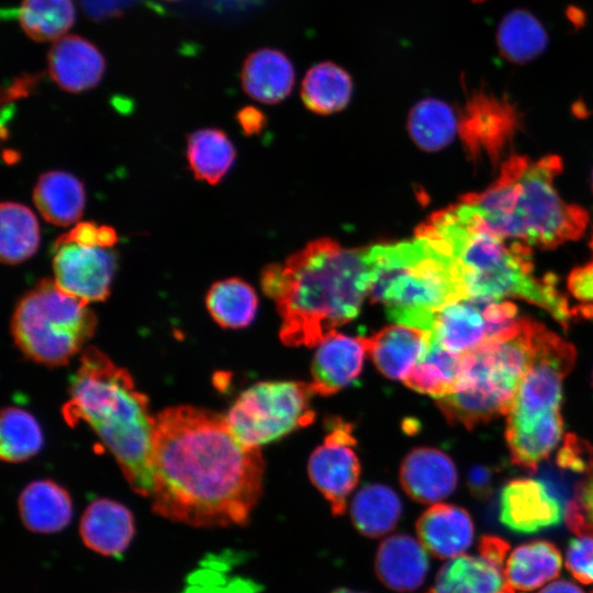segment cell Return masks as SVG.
Listing matches in <instances>:
<instances>
[{
	"label": "cell",
	"mask_w": 593,
	"mask_h": 593,
	"mask_svg": "<svg viewBox=\"0 0 593 593\" xmlns=\"http://www.w3.org/2000/svg\"><path fill=\"white\" fill-rule=\"evenodd\" d=\"M265 462L231 432L225 416L170 406L155 416L153 511L193 527L244 525L262 492Z\"/></svg>",
	"instance_id": "cell-1"
},
{
	"label": "cell",
	"mask_w": 593,
	"mask_h": 593,
	"mask_svg": "<svg viewBox=\"0 0 593 593\" xmlns=\"http://www.w3.org/2000/svg\"><path fill=\"white\" fill-rule=\"evenodd\" d=\"M260 282L281 316L282 343L313 347L358 316L372 282L369 248L317 239L264 268Z\"/></svg>",
	"instance_id": "cell-2"
},
{
	"label": "cell",
	"mask_w": 593,
	"mask_h": 593,
	"mask_svg": "<svg viewBox=\"0 0 593 593\" xmlns=\"http://www.w3.org/2000/svg\"><path fill=\"white\" fill-rule=\"evenodd\" d=\"M457 262L467 299L493 302L505 296L527 300L549 312L564 327L571 318L567 299L552 278H536L527 247L505 243L467 203L434 214L417 233Z\"/></svg>",
	"instance_id": "cell-3"
},
{
	"label": "cell",
	"mask_w": 593,
	"mask_h": 593,
	"mask_svg": "<svg viewBox=\"0 0 593 593\" xmlns=\"http://www.w3.org/2000/svg\"><path fill=\"white\" fill-rule=\"evenodd\" d=\"M61 414L70 426L88 423L114 456L132 490L150 496L155 417L147 396L136 389L125 368L100 349L87 347L70 379Z\"/></svg>",
	"instance_id": "cell-4"
},
{
	"label": "cell",
	"mask_w": 593,
	"mask_h": 593,
	"mask_svg": "<svg viewBox=\"0 0 593 593\" xmlns=\"http://www.w3.org/2000/svg\"><path fill=\"white\" fill-rule=\"evenodd\" d=\"M561 170L558 156L534 161L512 155L489 188L466 195L462 202L503 238L552 248L578 239L589 221L584 209L567 203L558 194L553 181Z\"/></svg>",
	"instance_id": "cell-5"
},
{
	"label": "cell",
	"mask_w": 593,
	"mask_h": 593,
	"mask_svg": "<svg viewBox=\"0 0 593 593\" xmlns=\"http://www.w3.org/2000/svg\"><path fill=\"white\" fill-rule=\"evenodd\" d=\"M372 262L370 298L380 303L390 321L430 332L435 314L445 305L467 299L454 258L432 240L369 248Z\"/></svg>",
	"instance_id": "cell-6"
},
{
	"label": "cell",
	"mask_w": 593,
	"mask_h": 593,
	"mask_svg": "<svg viewBox=\"0 0 593 593\" xmlns=\"http://www.w3.org/2000/svg\"><path fill=\"white\" fill-rule=\"evenodd\" d=\"M532 322L523 317L515 337L485 342L462 356L454 392L437 399L438 407L450 424L472 428L508 414L530 363Z\"/></svg>",
	"instance_id": "cell-7"
},
{
	"label": "cell",
	"mask_w": 593,
	"mask_h": 593,
	"mask_svg": "<svg viewBox=\"0 0 593 593\" xmlns=\"http://www.w3.org/2000/svg\"><path fill=\"white\" fill-rule=\"evenodd\" d=\"M97 317L88 303L42 279L18 302L11 317L15 345L29 359L64 366L93 335Z\"/></svg>",
	"instance_id": "cell-8"
},
{
	"label": "cell",
	"mask_w": 593,
	"mask_h": 593,
	"mask_svg": "<svg viewBox=\"0 0 593 593\" xmlns=\"http://www.w3.org/2000/svg\"><path fill=\"white\" fill-rule=\"evenodd\" d=\"M311 383L258 382L245 390L225 415L233 435L245 446L259 448L310 425L315 416Z\"/></svg>",
	"instance_id": "cell-9"
},
{
	"label": "cell",
	"mask_w": 593,
	"mask_h": 593,
	"mask_svg": "<svg viewBox=\"0 0 593 593\" xmlns=\"http://www.w3.org/2000/svg\"><path fill=\"white\" fill-rule=\"evenodd\" d=\"M530 363L507 421L533 422L560 412L562 381L574 365V347L536 321L530 329Z\"/></svg>",
	"instance_id": "cell-10"
},
{
	"label": "cell",
	"mask_w": 593,
	"mask_h": 593,
	"mask_svg": "<svg viewBox=\"0 0 593 593\" xmlns=\"http://www.w3.org/2000/svg\"><path fill=\"white\" fill-rule=\"evenodd\" d=\"M324 443L312 452L307 473L311 482L329 504L333 515L345 514L347 499L360 477V463L355 454L356 440L351 425L333 419Z\"/></svg>",
	"instance_id": "cell-11"
},
{
	"label": "cell",
	"mask_w": 593,
	"mask_h": 593,
	"mask_svg": "<svg viewBox=\"0 0 593 593\" xmlns=\"http://www.w3.org/2000/svg\"><path fill=\"white\" fill-rule=\"evenodd\" d=\"M116 267L118 256L112 248L54 245L53 280L63 291L88 304L108 299Z\"/></svg>",
	"instance_id": "cell-12"
},
{
	"label": "cell",
	"mask_w": 593,
	"mask_h": 593,
	"mask_svg": "<svg viewBox=\"0 0 593 593\" xmlns=\"http://www.w3.org/2000/svg\"><path fill=\"white\" fill-rule=\"evenodd\" d=\"M518 119L508 101L474 91L459 120V133L473 157L496 161L512 139Z\"/></svg>",
	"instance_id": "cell-13"
},
{
	"label": "cell",
	"mask_w": 593,
	"mask_h": 593,
	"mask_svg": "<svg viewBox=\"0 0 593 593\" xmlns=\"http://www.w3.org/2000/svg\"><path fill=\"white\" fill-rule=\"evenodd\" d=\"M564 518L561 501L539 479L510 481L500 499V521L512 532L534 534Z\"/></svg>",
	"instance_id": "cell-14"
},
{
	"label": "cell",
	"mask_w": 593,
	"mask_h": 593,
	"mask_svg": "<svg viewBox=\"0 0 593 593\" xmlns=\"http://www.w3.org/2000/svg\"><path fill=\"white\" fill-rule=\"evenodd\" d=\"M52 80L64 91L79 93L101 81L105 60L100 49L79 35H65L55 41L47 54Z\"/></svg>",
	"instance_id": "cell-15"
},
{
	"label": "cell",
	"mask_w": 593,
	"mask_h": 593,
	"mask_svg": "<svg viewBox=\"0 0 593 593\" xmlns=\"http://www.w3.org/2000/svg\"><path fill=\"white\" fill-rule=\"evenodd\" d=\"M317 346L310 382L315 394H334L359 377L368 354L367 337L334 332Z\"/></svg>",
	"instance_id": "cell-16"
},
{
	"label": "cell",
	"mask_w": 593,
	"mask_h": 593,
	"mask_svg": "<svg viewBox=\"0 0 593 593\" xmlns=\"http://www.w3.org/2000/svg\"><path fill=\"white\" fill-rule=\"evenodd\" d=\"M457 469L441 450L418 447L409 452L400 468V483L415 502L436 504L450 495L457 485Z\"/></svg>",
	"instance_id": "cell-17"
},
{
	"label": "cell",
	"mask_w": 593,
	"mask_h": 593,
	"mask_svg": "<svg viewBox=\"0 0 593 593\" xmlns=\"http://www.w3.org/2000/svg\"><path fill=\"white\" fill-rule=\"evenodd\" d=\"M79 534L92 551L107 557H122L135 535L134 516L122 503L100 497L82 513Z\"/></svg>",
	"instance_id": "cell-18"
},
{
	"label": "cell",
	"mask_w": 593,
	"mask_h": 593,
	"mask_svg": "<svg viewBox=\"0 0 593 593\" xmlns=\"http://www.w3.org/2000/svg\"><path fill=\"white\" fill-rule=\"evenodd\" d=\"M418 541L438 559L461 556L472 544L474 527L469 513L457 505L436 503L417 519Z\"/></svg>",
	"instance_id": "cell-19"
},
{
	"label": "cell",
	"mask_w": 593,
	"mask_h": 593,
	"mask_svg": "<svg viewBox=\"0 0 593 593\" xmlns=\"http://www.w3.org/2000/svg\"><path fill=\"white\" fill-rule=\"evenodd\" d=\"M432 334L406 325H390L367 337L368 355L377 369L392 380H404L426 355Z\"/></svg>",
	"instance_id": "cell-20"
},
{
	"label": "cell",
	"mask_w": 593,
	"mask_h": 593,
	"mask_svg": "<svg viewBox=\"0 0 593 593\" xmlns=\"http://www.w3.org/2000/svg\"><path fill=\"white\" fill-rule=\"evenodd\" d=\"M428 567L425 548L418 540L404 534L385 538L379 545L374 559L379 581L399 593L418 589L427 577Z\"/></svg>",
	"instance_id": "cell-21"
},
{
	"label": "cell",
	"mask_w": 593,
	"mask_h": 593,
	"mask_svg": "<svg viewBox=\"0 0 593 593\" xmlns=\"http://www.w3.org/2000/svg\"><path fill=\"white\" fill-rule=\"evenodd\" d=\"M18 507L25 528L40 534L63 530L74 512L69 493L48 479L29 483L19 496Z\"/></svg>",
	"instance_id": "cell-22"
},
{
	"label": "cell",
	"mask_w": 593,
	"mask_h": 593,
	"mask_svg": "<svg viewBox=\"0 0 593 593\" xmlns=\"http://www.w3.org/2000/svg\"><path fill=\"white\" fill-rule=\"evenodd\" d=\"M430 334L443 348L457 355L478 348L486 342L483 302L462 299L445 305L435 314Z\"/></svg>",
	"instance_id": "cell-23"
},
{
	"label": "cell",
	"mask_w": 593,
	"mask_h": 593,
	"mask_svg": "<svg viewBox=\"0 0 593 593\" xmlns=\"http://www.w3.org/2000/svg\"><path fill=\"white\" fill-rule=\"evenodd\" d=\"M244 91L256 101L277 103L292 91L295 72L292 63L282 52L260 48L250 53L242 68Z\"/></svg>",
	"instance_id": "cell-24"
},
{
	"label": "cell",
	"mask_w": 593,
	"mask_h": 593,
	"mask_svg": "<svg viewBox=\"0 0 593 593\" xmlns=\"http://www.w3.org/2000/svg\"><path fill=\"white\" fill-rule=\"evenodd\" d=\"M33 202L46 222L70 226L83 214L86 190L72 174L51 170L38 177L33 189Z\"/></svg>",
	"instance_id": "cell-25"
},
{
	"label": "cell",
	"mask_w": 593,
	"mask_h": 593,
	"mask_svg": "<svg viewBox=\"0 0 593 593\" xmlns=\"http://www.w3.org/2000/svg\"><path fill=\"white\" fill-rule=\"evenodd\" d=\"M505 563L484 555H461L438 571L426 593H500L506 585Z\"/></svg>",
	"instance_id": "cell-26"
},
{
	"label": "cell",
	"mask_w": 593,
	"mask_h": 593,
	"mask_svg": "<svg viewBox=\"0 0 593 593\" xmlns=\"http://www.w3.org/2000/svg\"><path fill=\"white\" fill-rule=\"evenodd\" d=\"M561 567L562 557L556 545L534 540L511 552L505 561L504 577L514 591L528 592L557 578Z\"/></svg>",
	"instance_id": "cell-27"
},
{
	"label": "cell",
	"mask_w": 593,
	"mask_h": 593,
	"mask_svg": "<svg viewBox=\"0 0 593 593\" xmlns=\"http://www.w3.org/2000/svg\"><path fill=\"white\" fill-rule=\"evenodd\" d=\"M561 413L535 422H506V441L511 458L521 468L534 472L562 437Z\"/></svg>",
	"instance_id": "cell-28"
},
{
	"label": "cell",
	"mask_w": 593,
	"mask_h": 593,
	"mask_svg": "<svg viewBox=\"0 0 593 593\" xmlns=\"http://www.w3.org/2000/svg\"><path fill=\"white\" fill-rule=\"evenodd\" d=\"M401 513L399 495L390 486L380 483L363 485L350 505V518L355 528L369 538H378L393 530Z\"/></svg>",
	"instance_id": "cell-29"
},
{
	"label": "cell",
	"mask_w": 593,
	"mask_h": 593,
	"mask_svg": "<svg viewBox=\"0 0 593 593\" xmlns=\"http://www.w3.org/2000/svg\"><path fill=\"white\" fill-rule=\"evenodd\" d=\"M186 157L195 179L215 184L231 169L236 150L222 130L206 127L195 130L188 135Z\"/></svg>",
	"instance_id": "cell-30"
},
{
	"label": "cell",
	"mask_w": 593,
	"mask_h": 593,
	"mask_svg": "<svg viewBox=\"0 0 593 593\" xmlns=\"http://www.w3.org/2000/svg\"><path fill=\"white\" fill-rule=\"evenodd\" d=\"M41 232L34 212L19 202L0 205V259L18 265L30 259L38 249Z\"/></svg>",
	"instance_id": "cell-31"
},
{
	"label": "cell",
	"mask_w": 593,
	"mask_h": 593,
	"mask_svg": "<svg viewBox=\"0 0 593 593\" xmlns=\"http://www.w3.org/2000/svg\"><path fill=\"white\" fill-rule=\"evenodd\" d=\"M353 80L349 74L332 61L311 67L301 86L306 108L318 114H331L344 109L350 100Z\"/></svg>",
	"instance_id": "cell-32"
},
{
	"label": "cell",
	"mask_w": 593,
	"mask_h": 593,
	"mask_svg": "<svg viewBox=\"0 0 593 593\" xmlns=\"http://www.w3.org/2000/svg\"><path fill=\"white\" fill-rule=\"evenodd\" d=\"M462 356L443 348L432 336L424 358L404 378L412 390L440 399L451 394L458 382Z\"/></svg>",
	"instance_id": "cell-33"
},
{
	"label": "cell",
	"mask_w": 593,
	"mask_h": 593,
	"mask_svg": "<svg viewBox=\"0 0 593 593\" xmlns=\"http://www.w3.org/2000/svg\"><path fill=\"white\" fill-rule=\"evenodd\" d=\"M205 304L220 326L237 329L254 321L258 298L249 283L239 278H227L211 286Z\"/></svg>",
	"instance_id": "cell-34"
},
{
	"label": "cell",
	"mask_w": 593,
	"mask_h": 593,
	"mask_svg": "<svg viewBox=\"0 0 593 593\" xmlns=\"http://www.w3.org/2000/svg\"><path fill=\"white\" fill-rule=\"evenodd\" d=\"M407 130L419 148L436 152L452 142L459 131V120L444 101L425 99L411 110Z\"/></svg>",
	"instance_id": "cell-35"
},
{
	"label": "cell",
	"mask_w": 593,
	"mask_h": 593,
	"mask_svg": "<svg viewBox=\"0 0 593 593\" xmlns=\"http://www.w3.org/2000/svg\"><path fill=\"white\" fill-rule=\"evenodd\" d=\"M72 0H21L18 21L23 32L35 42H55L74 25Z\"/></svg>",
	"instance_id": "cell-36"
},
{
	"label": "cell",
	"mask_w": 593,
	"mask_h": 593,
	"mask_svg": "<svg viewBox=\"0 0 593 593\" xmlns=\"http://www.w3.org/2000/svg\"><path fill=\"white\" fill-rule=\"evenodd\" d=\"M497 44L505 58L523 64L544 52L547 34L534 15L516 10L502 20L497 31Z\"/></svg>",
	"instance_id": "cell-37"
},
{
	"label": "cell",
	"mask_w": 593,
	"mask_h": 593,
	"mask_svg": "<svg viewBox=\"0 0 593 593\" xmlns=\"http://www.w3.org/2000/svg\"><path fill=\"white\" fill-rule=\"evenodd\" d=\"M43 446V434L35 417L27 411L9 406L1 412L0 456L8 462H22Z\"/></svg>",
	"instance_id": "cell-38"
},
{
	"label": "cell",
	"mask_w": 593,
	"mask_h": 593,
	"mask_svg": "<svg viewBox=\"0 0 593 593\" xmlns=\"http://www.w3.org/2000/svg\"><path fill=\"white\" fill-rule=\"evenodd\" d=\"M118 242V234L110 225L94 222H78L66 234L60 235L54 245L74 243L87 247L112 248Z\"/></svg>",
	"instance_id": "cell-39"
},
{
	"label": "cell",
	"mask_w": 593,
	"mask_h": 593,
	"mask_svg": "<svg viewBox=\"0 0 593 593\" xmlns=\"http://www.w3.org/2000/svg\"><path fill=\"white\" fill-rule=\"evenodd\" d=\"M566 567L582 584H593V537L578 536L569 540Z\"/></svg>",
	"instance_id": "cell-40"
},
{
	"label": "cell",
	"mask_w": 593,
	"mask_h": 593,
	"mask_svg": "<svg viewBox=\"0 0 593 593\" xmlns=\"http://www.w3.org/2000/svg\"><path fill=\"white\" fill-rule=\"evenodd\" d=\"M568 289L581 303L579 312L585 317H593V261L570 273Z\"/></svg>",
	"instance_id": "cell-41"
},
{
	"label": "cell",
	"mask_w": 593,
	"mask_h": 593,
	"mask_svg": "<svg viewBox=\"0 0 593 593\" xmlns=\"http://www.w3.org/2000/svg\"><path fill=\"white\" fill-rule=\"evenodd\" d=\"M494 470L490 467L475 465L468 473V486L473 496L485 500L493 491Z\"/></svg>",
	"instance_id": "cell-42"
},
{
	"label": "cell",
	"mask_w": 593,
	"mask_h": 593,
	"mask_svg": "<svg viewBox=\"0 0 593 593\" xmlns=\"http://www.w3.org/2000/svg\"><path fill=\"white\" fill-rule=\"evenodd\" d=\"M134 0H80L87 14L94 19L115 16Z\"/></svg>",
	"instance_id": "cell-43"
},
{
	"label": "cell",
	"mask_w": 593,
	"mask_h": 593,
	"mask_svg": "<svg viewBox=\"0 0 593 593\" xmlns=\"http://www.w3.org/2000/svg\"><path fill=\"white\" fill-rule=\"evenodd\" d=\"M38 83V77L35 75H24L16 77L3 91L2 104L10 103L21 98L27 97L35 90Z\"/></svg>",
	"instance_id": "cell-44"
},
{
	"label": "cell",
	"mask_w": 593,
	"mask_h": 593,
	"mask_svg": "<svg viewBox=\"0 0 593 593\" xmlns=\"http://www.w3.org/2000/svg\"><path fill=\"white\" fill-rule=\"evenodd\" d=\"M237 121L243 131L250 135L264 127V114L253 107H246L237 113Z\"/></svg>",
	"instance_id": "cell-45"
},
{
	"label": "cell",
	"mask_w": 593,
	"mask_h": 593,
	"mask_svg": "<svg viewBox=\"0 0 593 593\" xmlns=\"http://www.w3.org/2000/svg\"><path fill=\"white\" fill-rule=\"evenodd\" d=\"M538 593H585L582 589H580L577 584L567 581V580H559L549 583L544 589H541Z\"/></svg>",
	"instance_id": "cell-46"
},
{
	"label": "cell",
	"mask_w": 593,
	"mask_h": 593,
	"mask_svg": "<svg viewBox=\"0 0 593 593\" xmlns=\"http://www.w3.org/2000/svg\"><path fill=\"white\" fill-rule=\"evenodd\" d=\"M4 157L7 163H14L18 160V153L12 150L4 152Z\"/></svg>",
	"instance_id": "cell-47"
},
{
	"label": "cell",
	"mask_w": 593,
	"mask_h": 593,
	"mask_svg": "<svg viewBox=\"0 0 593 593\" xmlns=\"http://www.w3.org/2000/svg\"><path fill=\"white\" fill-rule=\"evenodd\" d=\"M332 593H365V592L350 590V589H346V588H339V589H336L335 591H333Z\"/></svg>",
	"instance_id": "cell-48"
},
{
	"label": "cell",
	"mask_w": 593,
	"mask_h": 593,
	"mask_svg": "<svg viewBox=\"0 0 593 593\" xmlns=\"http://www.w3.org/2000/svg\"><path fill=\"white\" fill-rule=\"evenodd\" d=\"M500 593H515V591L506 584Z\"/></svg>",
	"instance_id": "cell-49"
},
{
	"label": "cell",
	"mask_w": 593,
	"mask_h": 593,
	"mask_svg": "<svg viewBox=\"0 0 593 593\" xmlns=\"http://www.w3.org/2000/svg\"><path fill=\"white\" fill-rule=\"evenodd\" d=\"M472 1H473V2H482V1H484V0H472Z\"/></svg>",
	"instance_id": "cell-50"
},
{
	"label": "cell",
	"mask_w": 593,
	"mask_h": 593,
	"mask_svg": "<svg viewBox=\"0 0 593 593\" xmlns=\"http://www.w3.org/2000/svg\"><path fill=\"white\" fill-rule=\"evenodd\" d=\"M592 190H593V172H592Z\"/></svg>",
	"instance_id": "cell-51"
},
{
	"label": "cell",
	"mask_w": 593,
	"mask_h": 593,
	"mask_svg": "<svg viewBox=\"0 0 593 593\" xmlns=\"http://www.w3.org/2000/svg\"><path fill=\"white\" fill-rule=\"evenodd\" d=\"M166 1H177V0H166Z\"/></svg>",
	"instance_id": "cell-52"
}]
</instances>
